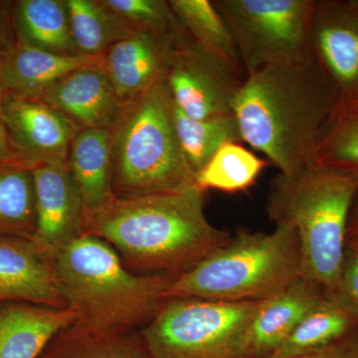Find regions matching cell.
Segmentation results:
<instances>
[{
    "instance_id": "1",
    "label": "cell",
    "mask_w": 358,
    "mask_h": 358,
    "mask_svg": "<svg viewBox=\"0 0 358 358\" xmlns=\"http://www.w3.org/2000/svg\"><path fill=\"white\" fill-rule=\"evenodd\" d=\"M339 107L336 87L313 57L250 73L233 114L243 141L291 176L313 164Z\"/></svg>"
},
{
    "instance_id": "2",
    "label": "cell",
    "mask_w": 358,
    "mask_h": 358,
    "mask_svg": "<svg viewBox=\"0 0 358 358\" xmlns=\"http://www.w3.org/2000/svg\"><path fill=\"white\" fill-rule=\"evenodd\" d=\"M84 234L109 244L127 268L141 275L187 272L229 242L205 215L196 186L119 199L85 214Z\"/></svg>"
},
{
    "instance_id": "3",
    "label": "cell",
    "mask_w": 358,
    "mask_h": 358,
    "mask_svg": "<svg viewBox=\"0 0 358 358\" xmlns=\"http://www.w3.org/2000/svg\"><path fill=\"white\" fill-rule=\"evenodd\" d=\"M357 195V174L317 164L271 181L268 219L296 231L303 277L329 296L341 294L348 221Z\"/></svg>"
},
{
    "instance_id": "4",
    "label": "cell",
    "mask_w": 358,
    "mask_h": 358,
    "mask_svg": "<svg viewBox=\"0 0 358 358\" xmlns=\"http://www.w3.org/2000/svg\"><path fill=\"white\" fill-rule=\"evenodd\" d=\"M66 307L78 324L98 329H141L152 319L176 277L129 270L109 244L83 234L54 255Z\"/></svg>"
},
{
    "instance_id": "5",
    "label": "cell",
    "mask_w": 358,
    "mask_h": 358,
    "mask_svg": "<svg viewBox=\"0 0 358 358\" xmlns=\"http://www.w3.org/2000/svg\"><path fill=\"white\" fill-rule=\"evenodd\" d=\"M303 275L300 241L292 226L275 225L268 233L240 229L227 244L178 275L164 300L262 301Z\"/></svg>"
},
{
    "instance_id": "6",
    "label": "cell",
    "mask_w": 358,
    "mask_h": 358,
    "mask_svg": "<svg viewBox=\"0 0 358 358\" xmlns=\"http://www.w3.org/2000/svg\"><path fill=\"white\" fill-rule=\"evenodd\" d=\"M110 131V171L115 197L171 192L195 185L173 119L164 80L122 106Z\"/></svg>"
},
{
    "instance_id": "7",
    "label": "cell",
    "mask_w": 358,
    "mask_h": 358,
    "mask_svg": "<svg viewBox=\"0 0 358 358\" xmlns=\"http://www.w3.org/2000/svg\"><path fill=\"white\" fill-rule=\"evenodd\" d=\"M260 301L166 300L141 329L148 357L242 358V334Z\"/></svg>"
},
{
    "instance_id": "8",
    "label": "cell",
    "mask_w": 358,
    "mask_h": 358,
    "mask_svg": "<svg viewBox=\"0 0 358 358\" xmlns=\"http://www.w3.org/2000/svg\"><path fill=\"white\" fill-rule=\"evenodd\" d=\"M315 0H212L247 75L313 58L308 28Z\"/></svg>"
},
{
    "instance_id": "9",
    "label": "cell",
    "mask_w": 358,
    "mask_h": 358,
    "mask_svg": "<svg viewBox=\"0 0 358 358\" xmlns=\"http://www.w3.org/2000/svg\"><path fill=\"white\" fill-rule=\"evenodd\" d=\"M245 79L193 42L181 27L164 77L178 110L197 120L232 115Z\"/></svg>"
},
{
    "instance_id": "10",
    "label": "cell",
    "mask_w": 358,
    "mask_h": 358,
    "mask_svg": "<svg viewBox=\"0 0 358 358\" xmlns=\"http://www.w3.org/2000/svg\"><path fill=\"white\" fill-rule=\"evenodd\" d=\"M308 44L338 91L341 107L358 102V0H315Z\"/></svg>"
},
{
    "instance_id": "11",
    "label": "cell",
    "mask_w": 358,
    "mask_h": 358,
    "mask_svg": "<svg viewBox=\"0 0 358 358\" xmlns=\"http://www.w3.org/2000/svg\"><path fill=\"white\" fill-rule=\"evenodd\" d=\"M37 211V243L55 255L84 234L81 195L66 162L40 164L32 171Z\"/></svg>"
},
{
    "instance_id": "12",
    "label": "cell",
    "mask_w": 358,
    "mask_h": 358,
    "mask_svg": "<svg viewBox=\"0 0 358 358\" xmlns=\"http://www.w3.org/2000/svg\"><path fill=\"white\" fill-rule=\"evenodd\" d=\"M1 124L21 154L38 164L66 162L71 143L80 131L43 101L10 93Z\"/></svg>"
},
{
    "instance_id": "13",
    "label": "cell",
    "mask_w": 358,
    "mask_h": 358,
    "mask_svg": "<svg viewBox=\"0 0 358 358\" xmlns=\"http://www.w3.org/2000/svg\"><path fill=\"white\" fill-rule=\"evenodd\" d=\"M0 301L66 308L54 255L36 242L0 235Z\"/></svg>"
},
{
    "instance_id": "14",
    "label": "cell",
    "mask_w": 358,
    "mask_h": 358,
    "mask_svg": "<svg viewBox=\"0 0 358 358\" xmlns=\"http://www.w3.org/2000/svg\"><path fill=\"white\" fill-rule=\"evenodd\" d=\"M326 294L319 285L303 275L261 301L242 334V358H260L277 352L306 313Z\"/></svg>"
},
{
    "instance_id": "15",
    "label": "cell",
    "mask_w": 358,
    "mask_h": 358,
    "mask_svg": "<svg viewBox=\"0 0 358 358\" xmlns=\"http://www.w3.org/2000/svg\"><path fill=\"white\" fill-rule=\"evenodd\" d=\"M179 32L176 35L136 32L103 52L102 69L122 105L140 98L164 79Z\"/></svg>"
},
{
    "instance_id": "16",
    "label": "cell",
    "mask_w": 358,
    "mask_h": 358,
    "mask_svg": "<svg viewBox=\"0 0 358 358\" xmlns=\"http://www.w3.org/2000/svg\"><path fill=\"white\" fill-rule=\"evenodd\" d=\"M79 131L110 129L122 103L102 66H85L51 87L41 99Z\"/></svg>"
},
{
    "instance_id": "17",
    "label": "cell",
    "mask_w": 358,
    "mask_h": 358,
    "mask_svg": "<svg viewBox=\"0 0 358 358\" xmlns=\"http://www.w3.org/2000/svg\"><path fill=\"white\" fill-rule=\"evenodd\" d=\"M92 65L102 66V55H62L17 41L1 53L8 93L39 100L71 72Z\"/></svg>"
},
{
    "instance_id": "18",
    "label": "cell",
    "mask_w": 358,
    "mask_h": 358,
    "mask_svg": "<svg viewBox=\"0 0 358 358\" xmlns=\"http://www.w3.org/2000/svg\"><path fill=\"white\" fill-rule=\"evenodd\" d=\"M77 322L70 308L14 303L0 308V358H37L52 339Z\"/></svg>"
},
{
    "instance_id": "19",
    "label": "cell",
    "mask_w": 358,
    "mask_h": 358,
    "mask_svg": "<svg viewBox=\"0 0 358 358\" xmlns=\"http://www.w3.org/2000/svg\"><path fill=\"white\" fill-rule=\"evenodd\" d=\"M66 162L81 195L85 214L99 210L115 199L110 129L80 131L71 143Z\"/></svg>"
},
{
    "instance_id": "20",
    "label": "cell",
    "mask_w": 358,
    "mask_h": 358,
    "mask_svg": "<svg viewBox=\"0 0 358 358\" xmlns=\"http://www.w3.org/2000/svg\"><path fill=\"white\" fill-rule=\"evenodd\" d=\"M13 25L20 43L62 55H82L73 40L65 0H16Z\"/></svg>"
},
{
    "instance_id": "21",
    "label": "cell",
    "mask_w": 358,
    "mask_h": 358,
    "mask_svg": "<svg viewBox=\"0 0 358 358\" xmlns=\"http://www.w3.org/2000/svg\"><path fill=\"white\" fill-rule=\"evenodd\" d=\"M358 331V312L341 294L326 296L301 320L293 334L274 355L310 352Z\"/></svg>"
},
{
    "instance_id": "22",
    "label": "cell",
    "mask_w": 358,
    "mask_h": 358,
    "mask_svg": "<svg viewBox=\"0 0 358 358\" xmlns=\"http://www.w3.org/2000/svg\"><path fill=\"white\" fill-rule=\"evenodd\" d=\"M49 345L47 358H150L141 329H98L75 322Z\"/></svg>"
},
{
    "instance_id": "23",
    "label": "cell",
    "mask_w": 358,
    "mask_h": 358,
    "mask_svg": "<svg viewBox=\"0 0 358 358\" xmlns=\"http://www.w3.org/2000/svg\"><path fill=\"white\" fill-rule=\"evenodd\" d=\"M171 10L193 42L246 78L236 45L210 0H169Z\"/></svg>"
},
{
    "instance_id": "24",
    "label": "cell",
    "mask_w": 358,
    "mask_h": 358,
    "mask_svg": "<svg viewBox=\"0 0 358 358\" xmlns=\"http://www.w3.org/2000/svg\"><path fill=\"white\" fill-rule=\"evenodd\" d=\"M71 33L82 55L99 56L136 33L103 0H65Z\"/></svg>"
},
{
    "instance_id": "25",
    "label": "cell",
    "mask_w": 358,
    "mask_h": 358,
    "mask_svg": "<svg viewBox=\"0 0 358 358\" xmlns=\"http://www.w3.org/2000/svg\"><path fill=\"white\" fill-rule=\"evenodd\" d=\"M32 171L31 167L0 164V235L37 243L36 196Z\"/></svg>"
},
{
    "instance_id": "26",
    "label": "cell",
    "mask_w": 358,
    "mask_h": 358,
    "mask_svg": "<svg viewBox=\"0 0 358 358\" xmlns=\"http://www.w3.org/2000/svg\"><path fill=\"white\" fill-rule=\"evenodd\" d=\"M173 119L183 154L194 174L208 164L223 145L243 141L234 114L193 119L178 110L173 103Z\"/></svg>"
},
{
    "instance_id": "27",
    "label": "cell",
    "mask_w": 358,
    "mask_h": 358,
    "mask_svg": "<svg viewBox=\"0 0 358 358\" xmlns=\"http://www.w3.org/2000/svg\"><path fill=\"white\" fill-rule=\"evenodd\" d=\"M239 143H227L195 174V186L202 192L217 190L225 193L244 192L255 185L267 166Z\"/></svg>"
},
{
    "instance_id": "28",
    "label": "cell",
    "mask_w": 358,
    "mask_h": 358,
    "mask_svg": "<svg viewBox=\"0 0 358 358\" xmlns=\"http://www.w3.org/2000/svg\"><path fill=\"white\" fill-rule=\"evenodd\" d=\"M313 164L358 176V107L339 108Z\"/></svg>"
},
{
    "instance_id": "29",
    "label": "cell",
    "mask_w": 358,
    "mask_h": 358,
    "mask_svg": "<svg viewBox=\"0 0 358 358\" xmlns=\"http://www.w3.org/2000/svg\"><path fill=\"white\" fill-rule=\"evenodd\" d=\"M136 32L176 35L181 26L166 0H103Z\"/></svg>"
},
{
    "instance_id": "30",
    "label": "cell",
    "mask_w": 358,
    "mask_h": 358,
    "mask_svg": "<svg viewBox=\"0 0 358 358\" xmlns=\"http://www.w3.org/2000/svg\"><path fill=\"white\" fill-rule=\"evenodd\" d=\"M260 358H358V331L310 352L294 355H271Z\"/></svg>"
},
{
    "instance_id": "31",
    "label": "cell",
    "mask_w": 358,
    "mask_h": 358,
    "mask_svg": "<svg viewBox=\"0 0 358 358\" xmlns=\"http://www.w3.org/2000/svg\"><path fill=\"white\" fill-rule=\"evenodd\" d=\"M339 293L358 312V250L346 248Z\"/></svg>"
},
{
    "instance_id": "32",
    "label": "cell",
    "mask_w": 358,
    "mask_h": 358,
    "mask_svg": "<svg viewBox=\"0 0 358 358\" xmlns=\"http://www.w3.org/2000/svg\"><path fill=\"white\" fill-rule=\"evenodd\" d=\"M0 164L31 167V169L39 166L38 164H35L21 154L9 138L2 124H0Z\"/></svg>"
},
{
    "instance_id": "33",
    "label": "cell",
    "mask_w": 358,
    "mask_h": 358,
    "mask_svg": "<svg viewBox=\"0 0 358 358\" xmlns=\"http://www.w3.org/2000/svg\"><path fill=\"white\" fill-rule=\"evenodd\" d=\"M13 1L0 0V53L15 42L13 25Z\"/></svg>"
},
{
    "instance_id": "34",
    "label": "cell",
    "mask_w": 358,
    "mask_h": 358,
    "mask_svg": "<svg viewBox=\"0 0 358 358\" xmlns=\"http://www.w3.org/2000/svg\"><path fill=\"white\" fill-rule=\"evenodd\" d=\"M357 238H358V195L353 203L352 212H350L346 243L350 240L357 239Z\"/></svg>"
},
{
    "instance_id": "35",
    "label": "cell",
    "mask_w": 358,
    "mask_h": 358,
    "mask_svg": "<svg viewBox=\"0 0 358 358\" xmlns=\"http://www.w3.org/2000/svg\"><path fill=\"white\" fill-rule=\"evenodd\" d=\"M7 95H8V91H7L3 74H2L1 53H0V124L2 122V112H3V106Z\"/></svg>"
},
{
    "instance_id": "36",
    "label": "cell",
    "mask_w": 358,
    "mask_h": 358,
    "mask_svg": "<svg viewBox=\"0 0 358 358\" xmlns=\"http://www.w3.org/2000/svg\"><path fill=\"white\" fill-rule=\"evenodd\" d=\"M346 248L358 250V238L348 241V243H346Z\"/></svg>"
},
{
    "instance_id": "37",
    "label": "cell",
    "mask_w": 358,
    "mask_h": 358,
    "mask_svg": "<svg viewBox=\"0 0 358 358\" xmlns=\"http://www.w3.org/2000/svg\"><path fill=\"white\" fill-rule=\"evenodd\" d=\"M350 107H358V102L357 103H355V105L350 106V107H345V108H350Z\"/></svg>"
}]
</instances>
